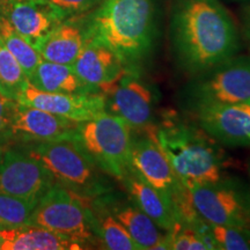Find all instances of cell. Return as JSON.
<instances>
[{
	"mask_svg": "<svg viewBox=\"0 0 250 250\" xmlns=\"http://www.w3.org/2000/svg\"><path fill=\"white\" fill-rule=\"evenodd\" d=\"M240 1H250V0H240Z\"/></svg>",
	"mask_w": 250,
	"mask_h": 250,
	"instance_id": "cell-31",
	"label": "cell"
},
{
	"mask_svg": "<svg viewBox=\"0 0 250 250\" xmlns=\"http://www.w3.org/2000/svg\"><path fill=\"white\" fill-rule=\"evenodd\" d=\"M249 176H250V165H249Z\"/></svg>",
	"mask_w": 250,
	"mask_h": 250,
	"instance_id": "cell-32",
	"label": "cell"
},
{
	"mask_svg": "<svg viewBox=\"0 0 250 250\" xmlns=\"http://www.w3.org/2000/svg\"><path fill=\"white\" fill-rule=\"evenodd\" d=\"M240 17H241L242 37L250 52V4L243 6L240 12Z\"/></svg>",
	"mask_w": 250,
	"mask_h": 250,
	"instance_id": "cell-29",
	"label": "cell"
},
{
	"mask_svg": "<svg viewBox=\"0 0 250 250\" xmlns=\"http://www.w3.org/2000/svg\"><path fill=\"white\" fill-rule=\"evenodd\" d=\"M37 203L39 201L0 192V228H17L29 225L31 213Z\"/></svg>",
	"mask_w": 250,
	"mask_h": 250,
	"instance_id": "cell-25",
	"label": "cell"
},
{
	"mask_svg": "<svg viewBox=\"0 0 250 250\" xmlns=\"http://www.w3.org/2000/svg\"><path fill=\"white\" fill-rule=\"evenodd\" d=\"M1 243H2V239H1V234H0V247H1Z\"/></svg>",
	"mask_w": 250,
	"mask_h": 250,
	"instance_id": "cell-30",
	"label": "cell"
},
{
	"mask_svg": "<svg viewBox=\"0 0 250 250\" xmlns=\"http://www.w3.org/2000/svg\"><path fill=\"white\" fill-rule=\"evenodd\" d=\"M56 183L52 175L27 149L0 147V192L40 201Z\"/></svg>",
	"mask_w": 250,
	"mask_h": 250,
	"instance_id": "cell-10",
	"label": "cell"
},
{
	"mask_svg": "<svg viewBox=\"0 0 250 250\" xmlns=\"http://www.w3.org/2000/svg\"><path fill=\"white\" fill-rule=\"evenodd\" d=\"M61 13L64 19L89 13L103 0H43Z\"/></svg>",
	"mask_w": 250,
	"mask_h": 250,
	"instance_id": "cell-27",
	"label": "cell"
},
{
	"mask_svg": "<svg viewBox=\"0 0 250 250\" xmlns=\"http://www.w3.org/2000/svg\"><path fill=\"white\" fill-rule=\"evenodd\" d=\"M1 250H80L79 243L45 228L26 225L17 228H0Z\"/></svg>",
	"mask_w": 250,
	"mask_h": 250,
	"instance_id": "cell-20",
	"label": "cell"
},
{
	"mask_svg": "<svg viewBox=\"0 0 250 250\" xmlns=\"http://www.w3.org/2000/svg\"><path fill=\"white\" fill-rule=\"evenodd\" d=\"M144 132L146 134L133 136L131 164L144 180L160 190L169 199L173 206V202L186 192L188 188L174 171L167 156L151 132L148 130Z\"/></svg>",
	"mask_w": 250,
	"mask_h": 250,
	"instance_id": "cell-12",
	"label": "cell"
},
{
	"mask_svg": "<svg viewBox=\"0 0 250 250\" xmlns=\"http://www.w3.org/2000/svg\"><path fill=\"white\" fill-rule=\"evenodd\" d=\"M74 72L90 89L104 94L124 76L127 67L112 50L90 39L72 64Z\"/></svg>",
	"mask_w": 250,
	"mask_h": 250,
	"instance_id": "cell-15",
	"label": "cell"
},
{
	"mask_svg": "<svg viewBox=\"0 0 250 250\" xmlns=\"http://www.w3.org/2000/svg\"><path fill=\"white\" fill-rule=\"evenodd\" d=\"M219 250H250V228L210 225Z\"/></svg>",
	"mask_w": 250,
	"mask_h": 250,
	"instance_id": "cell-26",
	"label": "cell"
},
{
	"mask_svg": "<svg viewBox=\"0 0 250 250\" xmlns=\"http://www.w3.org/2000/svg\"><path fill=\"white\" fill-rule=\"evenodd\" d=\"M0 42L14 56L21 65L27 78L33 73L37 65L43 61L39 51L31 43L18 33L4 18L0 17Z\"/></svg>",
	"mask_w": 250,
	"mask_h": 250,
	"instance_id": "cell-23",
	"label": "cell"
},
{
	"mask_svg": "<svg viewBox=\"0 0 250 250\" xmlns=\"http://www.w3.org/2000/svg\"><path fill=\"white\" fill-rule=\"evenodd\" d=\"M180 101L188 112L210 105L250 102V55H235L190 77L181 90Z\"/></svg>",
	"mask_w": 250,
	"mask_h": 250,
	"instance_id": "cell-5",
	"label": "cell"
},
{
	"mask_svg": "<svg viewBox=\"0 0 250 250\" xmlns=\"http://www.w3.org/2000/svg\"><path fill=\"white\" fill-rule=\"evenodd\" d=\"M0 17L33 45L66 20L43 0H0Z\"/></svg>",
	"mask_w": 250,
	"mask_h": 250,
	"instance_id": "cell-16",
	"label": "cell"
},
{
	"mask_svg": "<svg viewBox=\"0 0 250 250\" xmlns=\"http://www.w3.org/2000/svg\"><path fill=\"white\" fill-rule=\"evenodd\" d=\"M61 184L83 199H92L115 190L105 174L78 138L31 143L26 148Z\"/></svg>",
	"mask_w": 250,
	"mask_h": 250,
	"instance_id": "cell-4",
	"label": "cell"
},
{
	"mask_svg": "<svg viewBox=\"0 0 250 250\" xmlns=\"http://www.w3.org/2000/svg\"><path fill=\"white\" fill-rule=\"evenodd\" d=\"M78 140L95 164L112 179L121 181L132 167V129L120 117L103 112L93 120L81 122Z\"/></svg>",
	"mask_w": 250,
	"mask_h": 250,
	"instance_id": "cell-7",
	"label": "cell"
},
{
	"mask_svg": "<svg viewBox=\"0 0 250 250\" xmlns=\"http://www.w3.org/2000/svg\"><path fill=\"white\" fill-rule=\"evenodd\" d=\"M29 225L57 233L79 243L83 249L101 246L94 232L93 215L86 199L58 183L41 197Z\"/></svg>",
	"mask_w": 250,
	"mask_h": 250,
	"instance_id": "cell-6",
	"label": "cell"
},
{
	"mask_svg": "<svg viewBox=\"0 0 250 250\" xmlns=\"http://www.w3.org/2000/svg\"><path fill=\"white\" fill-rule=\"evenodd\" d=\"M86 202L93 215L94 232L102 248L109 250H140L126 229L108 210L101 197L87 199Z\"/></svg>",
	"mask_w": 250,
	"mask_h": 250,
	"instance_id": "cell-22",
	"label": "cell"
},
{
	"mask_svg": "<svg viewBox=\"0 0 250 250\" xmlns=\"http://www.w3.org/2000/svg\"><path fill=\"white\" fill-rule=\"evenodd\" d=\"M125 192L131 201L146 213L165 232H169L176 226L173 206L169 199L131 167L121 180Z\"/></svg>",
	"mask_w": 250,
	"mask_h": 250,
	"instance_id": "cell-19",
	"label": "cell"
},
{
	"mask_svg": "<svg viewBox=\"0 0 250 250\" xmlns=\"http://www.w3.org/2000/svg\"><path fill=\"white\" fill-rule=\"evenodd\" d=\"M154 0H103L88 13L92 39L122 59L127 70H142L156 40Z\"/></svg>",
	"mask_w": 250,
	"mask_h": 250,
	"instance_id": "cell-2",
	"label": "cell"
},
{
	"mask_svg": "<svg viewBox=\"0 0 250 250\" xmlns=\"http://www.w3.org/2000/svg\"><path fill=\"white\" fill-rule=\"evenodd\" d=\"M92 39L88 13L62 21L34 45L43 61L72 65Z\"/></svg>",
	"mask_w": 250,
	"mask_h": 250,
	"instance_id": "cell-18",
	"label": "cell"
},
{
	"mask_svg": "<svg viewBox=\"0 0 250 250\" xmlns=\"http://www.w3.org/2000/svg\"><path fill=\"white\" fill-rule=\"evenodd\" d=\"M28 83L36 89L48 93L62 94H100L95 93L77 76L72 65L57 64L42 61L33 73L28 77Z\"/></svg>",
	"mask_w": 250,
	"mask_h": 250,
	"instance_id": "cell-21",
	"label": "cell"
},
{
	"mask_svg": "<svg viewBox=\"0 0 250 250\" xmlns=\"http://www.w3.org/2000/svg\"><path fill=\"white\" fill-rule=\"evenodd\" d=\"M189 114L217 143L228 147H250V102L210 105Z\"/></svg>",
	"mask_w": 250,
	"mask_h": 250,
	"instance_id": "cell-11",
	"label": "cell"
},
{
	"mask_svg": "<svg viewBox=\"0 0 250 250\" xmlns=\"http://www.w3.org/2000/svg\"><path fill=\"white\" fill-rule=\"evenodd\" d=\"M18 101L6 98L0 93V138L9 139L11 125Z\"/></svg>",
	"mask_w": 250,
	"mask_h": 250,
	"instance_id": "cell-28",
	"label": "cell"
},
{
	"mask_svg": "<svg viewBox=\"0 0 250 250\" xmlns=\"http://www.w3.org/2000/svg\"><path fill=\"white\" fill-rule=\"evenodd\" d=\"M100 197L140 250L168 249L167 232L162 230L147 214L144 213L129 196L114 190Z\"/></svg>",
	"mask_w": 250,
	"mask_h": 250,
	"instance_id": "cell-17",
	"label": "cell"
},
{
	"mask_svg": "<svg viewBox=\"0 0 250 250\" xmlns=\"http://www.w3.org/2000/svg\"><path fill=\"white\" fill-rule=\"evenodd\" d=\"M171 55L189 77L239 54L241 37L235 21L219 0H171Z\"/></svg>",
	"mask_w": 250,
	"mask_h": 250,
	"instance_id": "cell-1",
	"label": "cell"
},
{
	"mask_svg": "<svg viewBox=\"0 0 250 250\" xmlns=\"http://www.w3.org/2000/svg\"><path fill=\"white\" fill-rule=\"evenodd\" d=\"M79 125L80 122L68 120L18 102L9 138L14 137L26 144L78 138Z\"/></svg>",
	"mask_w": 250,
	"mask_h": 250,
	"instance_id": "cell-13",
	"label": "cell"
},
{
	"mask_svg": "<svg viewBox=\"0 0 250 250\" xmlns=\"http://www.w3.org/2000/svg\"><path fill=\"white\" fill-rule=\"evenodd\" d=\"M149 132L188 189L223 179L229 162L213 138L195 122L168 111Z\"/></svg>",
	"mask_w": 250,
	"mask_h": 250,
	"instance_id": "cell-3",
	"label": "cell"
},
{
	"mask_svg": "<svg viewBox=\"0 0 250 250\" xmlns=\"http://www.w3.org/2000/svg\"><path fill=\"white\" fill-rule=\"evenodd\" d=\"M28 83V78L21 65L0 42V93L18 101Z\"/></svg>",
	"mask_w": 250,
	"mask_h": 250,
	"instance_id": "cell-24",
	"label": "cell"
},
{
	"mask_svg": "<svg viewBox=\"0 0 250 250\" xmlns=\"http://www.w3.org/2000/svg\"><path fill=\"white\" fill-rule=\"evenodd\" d=\"M18 102L80 123L105 112L103 94L48 93L36 89L30 83L21 93Z\"/></svg>",
	"mask_w": 250,
	"mask_h": 250,
	"instance_id": "cell-14",
	"label": "cell"
},
{
	"mask_svg": "<svg viewBox=\"0 0 250 250\" xmlns=\"http://www.w3.org/2000/svg\"><path fill=\"white\" fill-rule=\"evenodd\" d=\"M104 95L105 112L120 117L134 131L155 125V110L160 94L138 68L127 70Z\"/></svg>",
	"mask_w": 250,
	"mask_h": 250,
	"instance_id": "cell-9",
	"label": "cell"
},
{
	"mask_svg": "<svg viewBox=\"0 0 250 250\" xmlns=\"http://www.w3.org/2000/svg\"><path fill=\"white\" fill-rule=\"evenodd\" d=\"M197 213L208 225L250 228V189L236 177L190 189Z\"/></svg>",
	"mask_w": 250,
	"mask_h": 250,
	"instance_id": "cell-8",
	"label": "cell"
}]
</instances>
